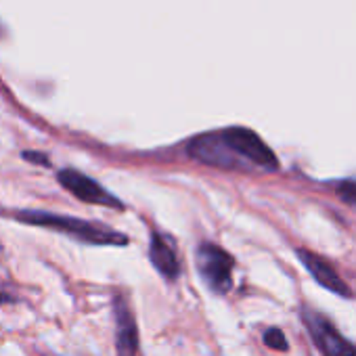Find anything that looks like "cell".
Masks as SVG:
<instances>
[{
    "label": "cell",
    "mask_w": 356,
    "mask_h": 356,
    "mask_svg": "<svg viewBox=\"0 0 356 356\" xmlns=\"http://www.w3.org/2000/svg\"><path fill=\"white\" fill-rule=\"evenodd\" d=\"M17 220L24 225H32V227H42V229H51L63 235H70L78 241L90 243V245H126L128 239L122 233H115L109 227H101V225H92L74 216H63V214H51V212H42V210H22L17 214Z\"/></svg>",
    "instance_id": "obj_1"
},
{
    "label": "cell",
    "mask_w": 356,
    "mask_h": 356,
    "mask_svg": "<svg viewBox=\"0 0 356 356\" xmlns=\"http://www.w3.org/2000/svg\"><path fill=\"white\" fill-rule=\"evenodd\" d=\"M220 134L225 143L235 151V155L248 165V170L260 168L264 172H275L279 168V159L275 157L273 149L254 130L233 126V128L220 130Z\"/></svg>",
    "instance_id": "obj_2"
},
{
    "label": "cell",
    "mask_w": 356,
    "mask_h": 356,
    "mask_svg": "<svg viewBox=\"0 0 356 356\" xmlns=\"http://www.w3.org/2000/svg\"><path fill=\"white\" fill-rule=\"evenodd\" d=\"M195 262H197L200 277L204 279V283L214 293H227V291H231V287H233V266H235V260H233V256L227 250H222L216 243L204 241L197 248Z\"/></svg>",
    "instance_id": "obj_3"
},
{
    "label": "cell",
    "mask_w": 356,
    "mask_h": 356,
    "mask_svg": "<svg viewBox=\"0 0 356 356\" xmlns=\"http://www.w3.org/2000/svg\"><path fill=\"white\" fill-rule=\"evenodd\" d=\"M300 316L323 356H356V346L348 341L327 316L312 310L310 306H302Z\"/></svg>",
    "instance_id": "obj_4"
},
{
    "label": "cell",
    "mask_w": 356,
    "mask_h": 356,
    "mask_svg": "<svg viewBox=\"0 0 356 356\" xmlns=\"http://www.w3.org/2000/svg\"><path fill=\"white\" fill-rule=\"evenodd\" d=\"M57 181L61 183V187H65L76 200L84 202V204H92V206H105V208H113V210H124V204L111 195L107 189H103L97 181H92L90 176L78 172V170H61L57 174Z\"/></svg>",
    "instance_id": "obj_5"
},
{
    "label": "cell",
    "mask_w": 356,
    "mask_h": 356,
    "mask_svg": "<svg viewBox=\"0 0 356 356\" xmlns=\"http://www.w3.org/2000/svg\"><path fill=\"white\" fill-rule=\"evenodd\" d=\"M300 262L306 266V270L310 273V277L325 287L327 291L339 296V298H352V289L348 287V283L337 275V270L333 268V264H329L325 258H321L318 254L310 252V250H296Z\"/></svg>",
    "instance_id": "obj_6"
},
{
    "label": "cell",
    "mask_w": 356,
    "mask_h": 356,
    "mask_svg": "<svg viewBox=\"0 0 356 356\" xmlns=\"http://www.w3.org/2000/svg\"><path fill=\"white\" fill-rule=\"evenodd\" d=\"M115 316V352L118 356H136L138 350V327L128 302L122 296L113 298Z\"/></svg>",
    "instance_id": "obj_7"
},
{
    "label": "cell",
    "mask_w": 356,
    "mask_h": 356,
    "mask_svg": "<svg viewBox=\"0 0 356 356\" xmlns=\"http://www.w3.org/2000/svg\"><path fill=\"white\" fill-rule=\"evenodd\" d=\"M149 260L157 268V273L163 279H168V281H174L178 275H181V264H178L174 248L159 233H151V239H149Z\"/></svg>",
    "instance_id": "obj_8"
},
{
    "label": "cell",
    "mask_w": 356,
    "mask_h": 356,
    "mask_svg": "<svg viewBox=\"0 0 356 356\" xmlns=\"http://www.w3.org/2000/svg\"><path fill=\"white\" fill-rule=\"evenodd\" d=\"M264 343L270 348V350H277V352H285L289 348L287 339H285V333L279 329V327H270L266 329L264 333Z\"/></svg>",
    "instance_id": "obj_9"
},
{
    "label": "cell",
    "mask_w": 356,
    "mask_h": 356,
    "mask_svg": "<svg viewBox=\"0 0 356 356\" xmlns=\"http://www.w3.org/2000/svg\"><path fill=\"white\" fill-rule=\"evenodd\" d=\"M335 191H337V195H339L341 202H346L348 206H354L356 208V178H348V181L337 183Z\"/></svg>",
    "instance_id": "obj_10"
},
{
    "label": "cell",
    "mask_w": 356,
    "mask_h": 356,
    "mask_svg": "<svg viewBox=\"0 0 356 356\" xmlns=\"http://www.w3.org/2000/svg\"><path fill=\"white\" fill-rule=\"evenodd\" d=\"M24 159L26 161H32V163H42V165H49V157L38 153V151H26L24 153Z\"/></svg>",
    "instance_id": "obj_11"
}]
</instances>
